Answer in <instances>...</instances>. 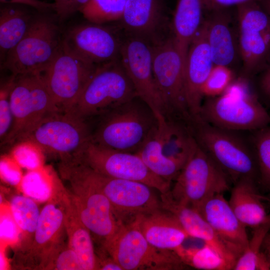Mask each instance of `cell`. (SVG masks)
<instances>
[{"mask_svg":"<svg viewBox=\"0 0 270 270\" xmlns=\"http://www.w3.org/2000/svg\"><path fill=\"white\" fill-rule=\"evenodd\" d=\"M16 78V76L12 74L8 80L0 84V138L2 142L8 134L12 125L13 116L10 98Z\"/></svg>","mask_w":270,"mask_h":270,"instance_id":"obj_39","label":"cell"},{"mask_svg":"<svg viewBox=\"0 0 270 270\" xmlns=\"http://www.w3.org/2000/svg\"><path fill=\"white\" fill-rule=\"evenodd\" d=\"M64 186L50 166L28 170L18 188L22 194L36 202H48L56 196Z\"/></svg>","mask_w":270,"mask_h":270,"instance_id":"obj_31","label":"cell"},{"mask_svg":"<svg viewBox=\"0 0 270 270\" xmlns=\"http://www.w3.org/2000/svg\"><path fill=\"white\" fill-rule=\"evenodd\" d=\"M10 101L12 125L2 145H14L24 140L45 117L60 112L42 74L16 76Z\"/></svg>","mask_w":270,"mask_h":270,"instance_id":"obj_9","label":"cell"},{"mask_svg":"<svg viewBox=\"0 0 270 270\" xmlns=\"http://www.w3.org/2000/svg\"><path fill=\"white\" fill-rule=\"evenodd\" d=\"M237 260L247 247L246 227L240 221L223 194L204 202L198 210Z\"/></svg>","mask_w":270,"mask_h":270,"instance_id":"obj_20","label":"cell"},{"mask_svg":"<svg viewBox=\"0 0 270 270\" xmlns=\"http://www.w3.org/2000/svg\"><path fill=\"white\" fill-rule=\"evenodd\" d=\"M98 66L68 52L62 44L42 74L60 112H68L73 108Z\"/></svg>","mask_w":270,"mask_h":270,"instance_id":"obj_14","label":"cell"},{"mask_svg":"<svg viewBox=\"0 0 270 270\" xmlns=\"http://www.w3.org/2000/svg\"><path fill=\"white\" fill-rule=\"evenodd\" d=\"M202 0H178L172 22V32L186 60L190 44L202 22Z\"/></svg>","mask_w":270,"mask_h":270,"instance_id":"obj_29","label":"cell"},{"mask_svg":"<svg viewBox=\"0 0 270 270\" xmlns=\"http://www.w3.org/2000/svg\"><path fill=\"white\" fill-rule=\"evenodd\" d=\"M238 32L244 76L249 78L270 62V26Z\"/></svg>","mask_w":270,"mask_h":270,"instance_id":"obj_27","label":"cell"},{"mask_svg":"<svg viewBox=\"0 0 270 270\" xmlns=\"http://www.w3.org/2000/svg\"><path fill=\"white\" fill-rule=\"evenodd\" d=\"M188 266L202 270H230L233 266L209 246L184 248L183 245L174 250Z\"/></svg>","mask_w":270,"mask_h":270,"instance_id":"obj_33","label":"cell"},{"mask_svg":"<svg viewBox=\"0 0 270 270\" xmlns=\"http://www.w3.org/2000/svg\"><path fill=\"white\" fill-rule=\"evenodd\" d=\"M126 0H89L80 10L89 22L105 24L118 22L122 15Z\"/></svg>","mask_w":270,"mask_h":270,"instance_id":"obj_35","label":"cell"},{"mask_svg":"<svg viewBox=\"0 0 270 270\" xmlns=\"http://www.w3.org/2000/svg\"><path fill=\"white\" fill-rule=\"evenodd\" d=\"M5 250L4 248L0 249V270H6L10 268V264L9 260L6 257Z\"/></svg>","mask_w":270,"mask_h":270,"instance_id":"obj_49","label":"cell"},{"mask_svg":"<svg viewBox=\"0 0 270 270\" xmlns=\"http://www.w3.org/2000/svg\"><path fill=\"white\" fill-rule=\"evenodd\" d=\"M92 130L88 121L70 112L50 114L24 140L38 144L45 154L56 155L60 161L76 156L91 140Z\"/></svg>","mask_w":270,"mask_h":270,"instance_id":"obj_11","label":"cell"},{"mask_svg":"<svg viewBox=\"0 0 270 270\" xmlns=\"http://www.w3.org/2000/svg\"><path fill=\"white\" fill-rule=\"evenodd\" d=\"M118 26L92 22L71 28L62 38V46L88 62L99 65L120 58L124 34Z\"/></svg>","mask_w":270,"mask_h":270,"instance_id":"obj_16","label":"cell"},{"mask_svg":"<svg viewBox=\"0 0 270 270\" xmlns=\"http://www.w3.org/2000/svg\"><path fill=\"white\" fill-rule=\"evenodd\" d=\"M214 64L208 40L205 20L191 42L184 68L186 98L192 120L200 118L202 89Z\"/></svg>","mask_w":270,"mask_h":270,"instance_id":"obj_19","label":"cell"},{"mask_svg":"<svg viewBox=\"0 0 270 270\" xmlns=\"http://www.w3.org/2000/svg\"><path fill=\"white\" fill-rule=\"evenodd\" d=\"M62 43L59 27L47 12L34 16L20 41L2 62L4 68L16 76L41 74L52 62Z\"/></svg>","mask_w":270,"mask_h":270,"instance_id":"obj_6","label":"cell"},{"mask_svg":"<svg viewBox=\"0 0 270 270\" xmlns=\"http://www.w3.org/2000/svg\"><path fill=\"white\" fill-rule=\"evenodd\" d=\"M48 270H84L78 256L68 244L58 254Z\"/></svg>","mask_w":270,"mask_h":270,"instance_id":"obj_42","label":"cell"},{"mask_svg":"<svg viewBox=\"0 0 270 270\" xmlns=\"http://www.w3.org/2000/svg\"><path fill=\"white\" fill-rule=\"evenodd\" d=\"M102 247L123 270H180L187 266L174 250L151 244L134 220L122 223Z\"/></svg>","mask_w":270,"mask_h":270,"instance_id":"obj_7","label":"cell"},{"mask_svg":"<svg viewBox=\"0 0 270 270\" xmlns=\"http://www.w3.org/2000/svg\"><path fill=\"white\" fill-rule=\"evenodd\" d=\"M120 60L138 96L155 115H166L164 104L153 72L152 44L141 38L124 34Z\"/></svg>","mask_w":270,"mask_h":270,"instance_id":"obj_17","label":"cell"},{"mask_svg":"<svg viewBox=\"0 0 270 270\" xmlns=\"http://www.w3.org/2000/svg\"><path fill=\"white\" fill-rule=\"evenodd\" d=\"M160 202L162 208L176 217L190 237L209 246L230 262L234 269L236 259L197 210L176 202L170 192L160 194Z\"/></svg>","mask_w":270,"mask_h":270,"instance_id":"obj_21","label":"cell"},{"mask_svg":"<svg viewBox=\"0 0 270 270\" xmlns=\"http://www.w3.org/2000/svg\"><path fill=\"white\" fill-rule=\"evenodd\" d=\"M2 4H15L28 6L40 12H48L55 10L54 2H48L40 0H0Z\"/></svg>","mask_w":270,"mask_h":270,"instance_id":"obj_45","label":"cell"},{"mask_svg":"<svg viewBox=\"0 0 270 270\" xmlns=\"http://www.w3.org/2000/svg\"><path fill=\"white\" fill-rule=\"evenodd\" d=\"M232 184L228 202L240 221L252 229L266 222L268 214L262 201L267 200L268 197L260 192L258 183L243 178Z\"/></svg>","mask_w":270,"mask_h":270,"instance_id":"obj_24","label":"cell"},{"mask_svg":"<svg viewBox=\"0 0 270 270\" xmlns=\"http://www.w3.org/2000/svg\"><path fill=\"white\" fill-rule=\"evenodd\" d=\"M120 58L99 64L68 112L89 121L137 97Z\"/></svg>","mask_w":270,"mask_h":270,"instance_id":"obj_5","label":"cell"},{"mask_svg":"<svg viewBox=\"0 0 270 270\" xmlns=\"http://www.w3.org/2000/svg\"><path fill=\"white\" fill-rule=\"evenodd\" d=\"M253 132L250 142L257 160L259 184L270 190V124Z\"/></svg>","mask_w":270,"mask_h":270,"instance_id":"obj_36","label":"cell"},{"mask_svg":"<svg viewBox=\"0 0 270 270\" xmlns=\"http://www.w3.org/2000/svg\"><path fill=\"white\" fill-rule=\"evenodd\" d=\"M34 15L24 6L2 4L0 8V54L2 62L28 32Z\"/></svg>","mask_w":270,"mask_h":270,"instance_id":"obj_28","label":"cell"},{"mask_svg":"<svg viewBox=\"0 0 270 270\" xmlns=\"http://www.w3.org/2000/svg\"><path fill=\"white\" fill-rule=\"evenodd\" d=\"M204 10L208 12L230 8L233 6H238L246 2L261 0H202Z\"/></svg>","mask_w":270,"mask_h":270,"instance_id":"obj_44","label":"cell"},{"mask_svg":"<svg viewBox=\"0 0 270 270\" xmlns=\"http://www.w3.org/2000/svg\"><path fill=\"white\" fill-rule=\"evenodd\" d=\"M261 251L270 266V233L269 232L264 239Z\"/></svg>","mask_w":270,"mask_h":270,"instance_id":"obj_48","label":"cell"},{"mask_svg":"<svg viewBox=\"0 0 270 270\" xmlns=\"http://www.w3.org/2000/svg\"><path fill=\"white\" fill-rule=\"evenodd\" d=\"M74 158L100 174L140 182L160 194H166L171 189V182L154 174L136 152L106 148L90 140Z\"/></svg>","mask_w":270,"mask_h":270,"instance_id":"obj_12","label":"cell"},{"mask_svg":"<svg viewBox=\"0 0 270 270\" xmlns=\"http://www.w3.org/2000/svg\"><path fill=\"white\" fill-rule=\"evenodd\" d=\"M10 154L22 168L28 170L38 169L44 166V152L38 144L30 140L14 144Z\"/></svg>","mask_w":270,"mask_h":270,"instance_id":"obj_37","label":"cell"},{"mask_svg":"<svg viewBox=\"0 0 270 270\" xmlns=\"http://www.w3.org/2000/svg\"><path fill=\"white\" fill-rule=\"evenodd\" d=\"M61 198L64 208L68 244L78 256L84 270H98V258L90 232L82 221L64 186Z\"/></svg>","mask_w":270,"mask_h":270,"instance_id":"obj_26","label":"cell"},{"mask_svg":"<svg viewBox=\"0 0 270 270\" xmlns=\"http://www.w3.org/2000/svg\"><path fill=\"white\" fill-rule=\"evenodd\" d=\"M97 118L91 141L130 152L138 151L158 124L152 110L138 96Z\"/></svg>","mask_w":270,"mask_h":270,"instance_id":"obj_4","label":"cell"},{"mask_svg":"<svg viewBox=\"0 0 270 270\" xmlns=\"http://www.w3.org/2000/svg\"><path fill=\"white\" fill-rule=\"evenodd\" d=\"M200 116L214 126L235 132L254 131L270 124V114L244 76L234 79L220 96L202 102Z\"/></svg>","mask_w":270,"mask_h":270,"instance_id":"obj_2","label":"cell"},{"mask_svg":"<svg viewBox=\"0 0 270 270\" xmlns=\"http://www.w3.org/2000/svg\"><path fill=\"white\" fill-rule=\"evenodd\" d=\"M193 136L198 145L226 175L232 184L250 178L259 184V172L251 142L238 132L214 126L200 118L192 124Z\"/></svg>","mask_w":270,"mask_h":270,"instance_id":"obj_3","label":"cell"},{"mask_svg":"<svg viewBox=\"0 0 270 270\" xmlns=\"http://www.w3.org/2000/svg\"><path fill=\"white\" fill-rule=\"evenodd\" d=\"M259 81V88L264 96L270 101V62L262 71Z\"/></svg>","mask_w":270,"mask_h":270,"instance_id":"obj_46","label":"cell"},{"mask_svg":"<svg viewBox=\"0 0 270 270\" xmlns=\"http://www.w3.org/2000/svg\"><path fill=\"white\" fill-rule=\"evenodd\" d=\"M0 248L8 246L16 248L20 240V230L12 214L9 203L0 202Z\"/></svg>","mask_w":270,"mask_h":270,"instance_id":"obj_40","label":"cell"},{"mask_svg":"<svg viewBox=\"0 0 270 270\" xmlns=\"http://www.w3.org/2000/svg\"><path fill=\"white\" fill-rule=\"evenodd\" d=\"M234 80L230 68L214 65L204 86L203 96L208 98L220 96Z\"/></svg>","mask_w":270,"mask_h":270,"instance_id":"obj_38","label":"cell"},{"mask_svg":"<svg viewBox=\"0 0 270 270\" xmlns=\"http://www.w3.org/2000/svg\"><path fill=\"white\" fill-rule=\"evenodd\" d=\"M84 165L88 176L108 198L116 216L122 222H126L127 220L130 222L138 215L162 208L160 200L150 186L140 182L108 177Z\"/></svg>","mask_w":270,"mask_h":270,"instance_id":"obj_15","label":"cell"},{"mask_svg":"<svg viewBox=\"0 0 270 270\" xmlns=\"http://www.w3.org/2000/svg\"><path fill=\"white\" fill-rule=\"evenodd\" d=\"M152 70L156 84L164 104L166 115L192 122L185 92L186 59L172 32L152 44Z\"/></svg>","mask_w":270,"mask_h":270,"instance_id":"obj_8","label":"cell"},{"mask_svg":"<svg viewBox=\"0 0 270 270\" xmlns=\"http://www.w3.org/2000/svg\"><path fill=\"white\" fill-rule=\"evenodd\" d=\"M98 270H123L120 265L110 256V258H102L98 256Z\"/></svg>","mask_w":270,"mask_h":270,"instance_id":"obj_47","label":"cell"},{"mask_svg":"<svg viewBox=\"0 0 270 270\" xmlns=\"http://www.w3.org/2000/svg\"><path fill=\"white\" fill-rule=\"evenodd\" d=\"M268 196V202H270V196ZM268 218L270 220V213L269 214H268Z\"/></svg>","mask_w":270,"mask_h":270,"instance_id":"obj_51","label":"cell"},{"mask_svg":"<svg viewBox=\"0 0 270 270\" xmlns=\"http://www.w3.org/2000/svg\"><path fill=\"white\" fill-rule=\"evenodd\" d=\"M156 116L157 134L164 154L183 168L196 144L191 126L162 114Z\"/></svg>","mask_w":270,"mask_h":270,"instance_id":"obj_25","label":"cell"},{"mask_svg":"<svg viewBox=\"0 0 270 270\" xmlns=\"http://www.w3.org/2000/svg\"><path fill=\"white\" fill-rule=\"evenodd\" d=\"M22 168L10 154L1 156L0 178L6 183L13 186H18L24 176Z\"/></svg>","mask_w":270,"mask_h":270,"instance_id":"obj_41","label":"cell"},{"mask_svg":"<svg viewBox=\"0 0 270 270\" xmlns=\"http://www.w3.org/2000/svg\"><path fill=\"white\" fill-rule=\"evenodd\" d=\"M229 9L210 12L205 20L208 40L214 65L230 68L240 56L238 38H236Z\"/></svg>","mask_w":270,"mask_h":270,"instance_id":"obj_23","label":"cell"},{"mask_svg":"<svg viewBox=\"0 0 270 270\" xmlns=\"http://www.w3.org/2000/svg\"><path fill=\"white\" fill-rule=\"evenodd\" d=\"M89 0H54L56 16L60 20H65L86 6Z\"/></svg>","mask_w":270,"mask_h":270,"instance_id":"obj_43","label":"cell"},{"mask_svg":"<svg viewBox=\"0 0 270 270\" xmlns=\"http://www.w3.org/2000/svg\"><path fill=\"white\" fill-rule=\"evenodd\" d=\"M230 180L196 142L170 194L177 202L197 210L208 199L230 188Z\"/></svg>","mask_w":270,"mask_h":270,"instance_id":"obj_10","label":"cell"},{"mask_svg":"<svg viewBox=\"0 0 270 270\" xmlns=\"http://www.w3.org/2000/svg\"><path fill=\"white\" fill-rule=\"evenodd\" d=\"M156 129L157 126L136 153L154 174L172 182L175 180L182 166L164 154Z\"/></svg>","mask_w":270,"mask_h":270,"instance_id":"obj_32","label":"cell"},{"mask_svg":"<svg viewBox=\"0 0 270 270\" xmlns=\"http://www.w3.org/2000/svg\"><path fill=\"white\" fill-rule=\"evenodd\" d=\"M62 191L46 202L41 210L30 247L18 255L20 268L48 270L58 254L67 244Z\"/></svg>","mask_w":270,"mask_h":270,"instance_id":"obj_13","label":"cell"},{"mask_svg":"<svg viewBox=\"0 0 270 270\" xmlns=\"http://www.w3.org/2000/svg\"><path fill=\"white\" fill-rule=\"evenodd\" d=\"M118 27L125 35L151 44L170 34L165 0H126Z\"/></svg>","mask_w":270,"mask_h":270,"instance_id":"obj_18","label":"cell"},{"mask_svg":"<svg viewBox=\"0 0 270 270\" xmlns=\"http://www.w3.org/2000/svg\"><path fill=\"white\" fill-rule=\"evenodd\" d=\"M253 230L252 238L242 255L237 260L234 270H268L270 266L261 251L264 239L270 230V220Z\"/></svg>","mask_w":270,"mask_h":270,"instance_id":"obj_34","label":"cell"},{"mask_svg":"<svg viewBox=\"0 0 270 270\" xmlns=\"http://www.w3.org/2000/svg\"><path fill=\"white\" fill-rule=\"evenodd\" d=\"M9 205L20 230V240L15 248L19 255L27 251L32 243L40 211L36 202L24 194L13 196Z\"/></svg>","mask_w":270,"mask_h":270,"instance_id":"obj_30","label":"cell"},{"mask_svg":"<svg viewBox=\"0 0 270 270\" xmlns=\"http://www.w3.org/2000/svg\"><path fill=\"white\" fill-rule=\"evenodd\" d=\"M258 2L264 10L270 16V0H261Z\"/></svg>","mask_w":270,"mask_h":270,"instance_id":"obj_50","label":"cell"},{"mask_svg":"<svg viewBox=\"0 0 270 270\" xmlns=\"http://www.w3.org/2000/svg\"><path fill=\"white\" fill-rule=\"evenodd\" d=\"M133 220L146 240L159 248L176 250L190 237L176 217L162 208Z\"/></svg>","mask_w":270,"mask_h":270,"instance_id":"obj_22","label":"cell"},{"mask_svg":"<svg viewBox=\"0 0 270 270\" xmlns=\"http://www.w3.org/2000/svg\"><path fill=\"white\" fill-rule=\"evenodd\" d=\"M58 170L68 184L70 196L82 221L92 237L102 246L123 222L116 216L108 198L88 176L82 163L74 159L60 161Z\"/></svg>","mask_w":270,"mask_h":270,"instance_id":"obj_1","label":"cell"}]
</instances>
